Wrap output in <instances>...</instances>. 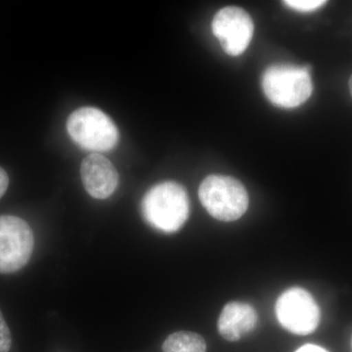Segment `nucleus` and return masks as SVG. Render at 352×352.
I'll use <instances>...</instances> for the list:
<instances>
[{"mask_svg": "<svg viewBox=\"0 0 352 352\" xmlns=\"http://www.w3.org/2000/svg\"><path fill=\"white\" fill-rule=\"evenodd\" d=\"M258 324V314L252 305L245 302L228 303L220 314L217 328L229 342H237L251 333Z\"/></svg>", "mask_w": 352, "mask_h": 352, "instance_id": "9", "label": "nucleus"}, {"mask_svg": "<svg viewBox=\"0 0 352 352\" xmlns=\"http://www.w3.org/2000/svg\"><path fill=\"white\" fill-rule=\"evenodd\" d=\"M34 239L31 227L14 215L0 217V274L17 272L29 263Z\"/></svg>", "mask_w": 352, "mask_h": 352, "instance_id": "5", "label": "nucleus"}, {"mask_svg": "<svg viewBox=\"0 0 352 352\" xmlns=\"http://www.w3.org/2000/svg\"><path fill=\"white\" fill-rule=\"evenodd\" d=\"M295 352H329L323 347L315 346V344H305Z\"/></svg>", "mask_w": 352, "mask_h": 352, "instance_id": "14", "label": "nucleus"}, {"mask_svg": "<svg viewBox=\"0 0 352 352\" xmlns=\"http://www.w3.org/2000/svg\"><path fill=\"white\" fill-rule=\"evenodd\" d=\"M264 94L277 107H300L314 91L309 67L272 65L261 78Z\"/></svg>", "mask_w": 352, "mask_h": 352, "instance_id": "2", "label": "nucleus"}, {"mask_svg": "<svg viewBox=\"0 0 352 352\" xmlns=\"http://www.w3.org/2000/svg\"><path fill=\"white\" fill-rule=\"evenodd\" d=\"M69 138L82 149L107 152L119 141V129L99 109L83 107L71 113L67 122Z\"/></svg>", "mask_w": 352, "mask_h": 352, "instance_id": "4", "label": "nucleus"}, {"mask_svg": "<svg viewBox=\"0 0 352 352\" xmlns=\"http://www.w3.org/2000/svg\"><path fill=\"white\" fill-rule=\"evenodd\" d=\"M199 198L208 214L220 221L239 219L249 207L244 185L230 176H208L201 183Z\"/></svg>", "mask_w": 352, "mask_h": 352, "instance_id": "3", "label": "nucleus"}, {"mask_svg": "<svg viewBox=\"0 0 352 352\" xmlns=\"http://www.w3.org/2000/svg\"><path fill=\"white\" fill-rule=\"evenodd\" d=\"M12 346V336L3 315L0 311V352H9Z\"/></svg>", "mask_w": 352, "mask_h": 352, "instance_id": "12", "label": "nucleus"}, {"mask_svg": "<svg viewBox=\"0 0 352 352\" xmlns=\"http://www.w3.org/2000/svg\"><path fill=\"white\" fill-rule=\"evenodd\" d=\"M9 185V177L6 171L3 168H0V199L6 194Z\"/></svg>", "mask_w": 352, "mask_h": 352, "instance_id": "13", "label": "nucleus"}, {"mask_svg": "<svg viewBox=\"0 0 352 352\" xmlns=\"http://www.w3.org/2000/svg\"><path fill=\"white\" fill-rule=\"evenodd\" d=\"M278 321L289 332L308 335L320 321V310L312 296L298 287L287 289L276 302Z\"/></svg>", "mask_w": 352, "mask_h": 352, "instance_id": "6", "label": "nucleus"}, {"mask_svg": "<svg viewBox=\"0 0 352 352\" xmlns=\"http://www.w3.org/2000/svg\"><path fill=\"white\" fill-rule=\"evenodd\" d=\"M349 91H351V94L352 96V75L351 76V78H349Z\"/></svg>", "mask_w": 352, "mask_h": 352, "instance_id": "15", "label": "nucleus"}, {"mask_svg": "<svg viewBox=\"0 0 352 352\" xmlns=\"http://www.w3.org/2000/svg\"><path fill=\"white\" fill-rule=\"evenodd\" d=\"M283 3L289 8L300 11V12H311V11L317 10L320 7L325 6L327 1H323V0H287Z\"/></svg>", "mask_w": 352, "mask_h": 352, "instance_id": "11", "label": "nucleus"}, {"mask_svg": "<svg viewBox=\"0 0 352 352\" xmlns=\"http://www.w3.org/2000/svg\"><path fill=\"white\" fill-rule=\"evenodd\" d=\"M141 212L153 228L164 233H175L188 219L189 199L186 190L177 182L159 183L143 197Z\"/></svg>", "mask_w": 352, "mask_h": 352, "instance_id": "1", "label": "nucleus"}, {"mask_svg": "<svg viewBox=\"0 0 352 352\" xmlns=\"http://www.w3.org/2000/svg\"><path fill=\"white\" fill-rule=\"evenodd\" d=\"M212 30L226 53L230 56H238L251 43L254 23L244 9L227 6L215 14Z\"/></svg>", "mask_w": 352, "mask_h": 352, "instance_id": "7", "label": "nucleus"}, {"mask_svg": "<svg viewBox=\"0 0 352 352\" xmlns=\"http://www.w3.org/2000/svg\"><path fill=\"white\" fill-rule=\"evenodd\" d=\"M83 186L90 196L104 200L112 196L119 185V173L103 155H88L80 166Z\"/></svg>", "mask_w": 352, "mask_h": 352, "instance_id": "8", "label": "nucleus"}, {"mask_svg": "<svg viewBox=\"0 0 352 352\" xmlns=\"http://www.w3.org/2000/svg\"><path fill=\"white\" fill-rule=\"evenodd\" d=\"M164 352H206L207 344L199 333L176 332L166 338L163 344Z\"/></svg>", "mask_w": 352, "mask_h": 352, "instance_id": "10", "label": "nucleus"}]
</instances>
